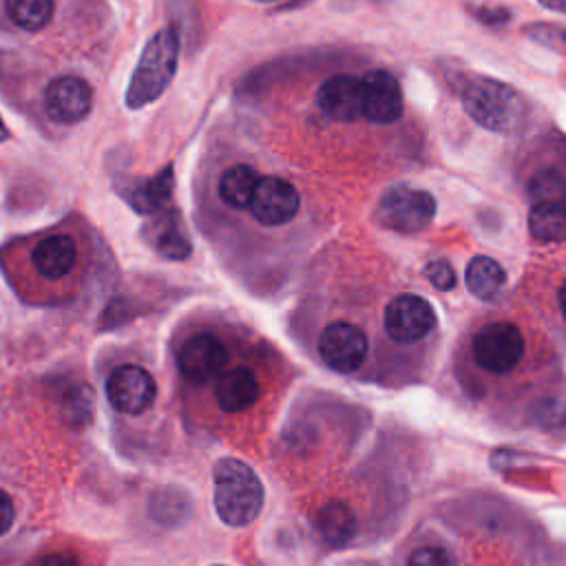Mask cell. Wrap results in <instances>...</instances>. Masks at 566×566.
Here are the masks:
<instances>
[{
  "instance_id": "cell-1",
  "label": "cell",
  "mask_w": 566,
  "mask_h": 566,
  "mask_svg": "<svg viewBox=\"0 0 566 566\" xmlns=\"http://www.w3.org/2000/svg\"><path fill=\"white\" fill-rule=\"evenodd\" d=\"M212 502L223 524L241 528L259 517L265 489L248 462L226 455L212 467Z\"/></svg>"
},
{
  "instance_id": "cell-2",
  "label": "cell",
  "mask_w": 566,
  "mask_h": 566,
  "mask_svg": "<svg viewBox=\"0 0 566 566\" xmlns=\"http://www.w3.org/2000/svg\"><path fill=\"white\" fill-rule=\"evenodd\" d=\"M179 44L181 40L170 27L159 29L146 42L124 95L128 108H144L164 95L177 73Z\"/></svg>"
},
{
  "instance_id": "cell-3",
  "label": "cell",
  "mask_w": 566,
  "mask_h": 566,
  "mask_svg": "<svg viewBox=\"0 0 566 566\" xmlns=\"http://www.w3.org/2000/svg\"><path fill=\"white\" fill-rule=\"evenodd\" d=\"M464 111L473 122L493 133H513L526 117L524 97L497 80H475L462 93Z\"/></svg>"
},
{
  "instance_id": "cell-4",
  "label": "cell",
  "mask_w": 566,
  "mask_h": 566,
  "mask_svg": "<svg viewBox=\"0 0 566 566\" xmlns=\"http://www.w3.org/2000/svg\"><path fill=\"white\" fill-rule=\"evenodd\" d=\"M433 214L436 199L427 190L409 186H394L385 190L376 206L378 223L402 234H413L427 228Z\"/></svg>"
},
{
  "instance_id": "cell-5",
  "label": "cell",
  "mask_w": 566,
  "mask_h": 566,
  "mask_svg": "<svg viewBox=\"0 0 566 566\" xmlns=\"http://www.w3.org/2000/svg\"><path fill=\"white\" fill-rule=\"evenodd\" d=\"M471 356L489 374H509L524 356V336L517 325L495 321L480 327L471 340Z\"/></svg>"
},
{
  "instance_id": "cell-6",
  "label": "cell",
  "mask_w": 566,
  "mask_h": 566,
  "mask_svg": "<svg viewBox=\"0 0 566 566\" xmlns=\"http://www.w3.org/2000/svg\"><path fill=\"white\" fill-rule=\"evenodd\" d=\"M382 325L391 340L411 345L433 332L436 312L431 303L418 294H398L387 303Z\"/></svg>"
},
{
  "instance_id": "cell-7",
  "label": "cell",
  "mask_w": 566,
  "mask_h": 566,
  "mask_svg": "<svg viewBox=\"0 0 566 566\" xmlns=\"http://www.w3.org/2000/svg\"><path fill=\"white\" fill-rule=\"evenodd\" d=\"M367 347L365 332L347 321L329 323L318 336V354L323 363L338 374L356 371L367 358Z\"/></svg>"
},
{
  "instance_id": "cell-8",
  "label": "cell",
  "mask_w": 566,
  "mask_h": 566,
  "mask_svg": "<svg viewBox=\"0 0 566 566\" xmlns=\"http://www.w3.org/2000/svg\"><path fill=\"white\" fill-rule=\"evenodd\" d=\"M157 396L155 378L139 365H119L106 378V400L119 413H142Z\"/></svg>"
},
{
  "instance_id": "cell-9",
  "label": "cell",
  "mask_w": 566,
  "mask_h": 566,
  "mask_svg": "<svg viewBox=\"0 0 566 566\" xmlns=\"http://www.w3.org/2000/svg\"><path fill=\"white\" fill-rule=\"evenodd\" d=\"M228 347L214 334H195L177 352V367L181 376L195 385L217 378L228 365Z\"/></svg>"
},
{
  "instance_id": "cell-10",
  "label": "cell",
  "mask_w": 566,
  "mask_h": 566,
  "mask_svg": "<svg viewBox=\"0 0 566 566\" xmlns=\"http://www.w3.org/2000/svg\"><path fill=\"white\" fill-rule=\"evenodd\" d=\"M93 108V86L77 75H60L44 88V111L57 124H77Z\"/></svg>"
},
{
  "instance_id": "cell-11",
  "label": "cell",
  "mask_w": 566,
  "mask_h": 566,
  "mask_svg": "<svg viewBox=\"0 0 566 566\" xmlns=\"http://www.w3.org/2000/svg\"><path fill=\"white\" fill-rule=\"evenodd\" d=\"M298 206V190L287 179L268 175L259 179L248 208L261 226H285L296 217Z\"/></svg>"
},
{
  "instance_id": "cell-12",
  "label": "cell",
  "mask_w": 566,
  "mask_h": 566,
  "mask_svg": "<svg viewBox=\"0 0 566 566\" xmlns=\"http://www.w3.org/2000/svg\"><path fill=\"white\" fill-rule=\"evenodd\" d=\"M363 115L376 124H391L402 115V91L398 80L382 69L369 71L363 80Z\"/></svg>"
},
{
  "instance_id": "cell-13",
  "label": "cell",
  "mask_w": 566,
  "mask_h": 566,
  "mask_svg": "<svg viewBox=\"0 0 566 566\" xmlns=\"http://www.w3.org/2000/svg\"><path fill=\"white\" fill-rule=\"evenodd\" d=\"M318 106L338 122H354L363 115V82L354 75H334L318 88Z\"/></svg>"
},
{
  "instance_id": "cell-14",
  "label": "cell",
  "mask_w": 566,
  "mask_h": 566,
  "mask_svg": "<svg viewBox=\"0 0 566 566\" xmlns=\"http://www.w3.org/2000/svg\"><path fill=\"white\" fill-rule=\"evenodd\" d=\"M31 263L42 279L60 281L69 276L77 263V243L71 234L44 237L33 248Z\"/></svg>"
},
{
  "instance_id": "cell-15",
  "label": "cell",
  "mask_w": 566,
  "mask_h": 566,
  "mask_svg": "<svg viewBox=\"0 0 566 566\" xmlns=\"http://www.w3.org/2000/svg\"><path fill=\"white\" fill-rule=\"evenodd\" d=\"M175 190V170L172 166H164L150 177L130 181L124 186L122 197L137 214H157L170 199Z\"/></svg>"
},
{
  "instance_id": "cell-16",
  "label": "cell",
  "mask_w": 566,
  "mask_h": 566,
  "mask_svg": "<svg viewBox=\"0 0 566 566\" xmlns=\"http://www.w3.org/2000/svg\"><path fill=\"white\" fill-rule=\"evenodd\" d=\"M146 241L153 245V250L170 261H184L192 252L190 237L184 228L181 214L170 208L159 219H155L146 230Z\"/></svg>"
},
{
  "instance_id": "cell-17",
  "label": "cell",
  "mask_w": 566,
  "mask_h": 566,
  "mask_svg": "<svg viewBox=\"0 0 566 566\" xmlns=\"http://www.w3.org/2000/svg\"><path fill=\"white\" fill-rule=\"evenodd\" d=\"M217 405L228 413L250 409L259 400V380L248 367H232L221 371L214 385Z\"/></svg>"
},
{
  "instance_id": "cell-18",
  "label": "cell",
  "mask_w": 566,
  "mask_h": 566,
  "mask_svg": "<svg viewBox=\"0 0 566 566\" xmlns=\"http://www.w3.org/2000/svg\"><path fill=\"white\" fill-rule=\"evenodd\" d=\"M148 515L164 528H177L192 515V497L177 484L157 486L148 497Z\"/></svg>"
},
{
  "instance_id": "cell-19",
  "label": "cell",
  "mask_w": 566,
  "mask_h": 566,
  "mask_svg": "<svg viewBox=\"0 0 566 566\" xmlns=\"http://www.w3.org/2000/svg\"><path fill=\"white\" fill-rule=\"evenodd\" d=\"M314 526L325 544L345 546L354 539L358 531V520L349 504H345L343 500H329L318 509Z\"/></svg>"
},
{
  "instance_id": "cell-20",
  "label": "cell",
  "mask_w": 566,
  "mask_h": 566,
  "mask_svg": "<svg viewBox=\"0 0 566 566\" xmlns=\"http://www.w3.org/2000/svg\"><path fill=\"white\" fill-rule=\"evenodd\" d=\"M504 281H506V276H504L502 265L486 254L473 256L467 265V287L480 301L497 298L504 287Z\"/></svg>"
},
{
  "instance_id": "cell-21",
  "label": "cell",
  "mask_w": 566,
  "mask_h": 566,
  "mask_svg": "<svg viewBox=\"0 0 566 566\" xmlns=\"http://www.w3.org/2000/svg\"><path fill=\"white\" fill-rule=\"evenodd\" d=\"M259 172L252 166L237 164L228 168L219 179V197L230 208H248L254 195V188L259 184Z\"/></svg>"
},
{
  "instance_id": "cell-22",
  "label": "cell",
  "mask_w": 566,
  "mask_h": 566,
  "mask_svg": "<svg viewBox=\"0 0 566 566\" xmlns=\"http://www.w3.org/2000/svg\"><path fill=\"white\" fill-rule=\"evenodd\" d=\"M57 407H60L62 420L69 427L82 429V427L91 424V420H93V413H95V391L86 382H71L69 387H64Z\"/></svg>"
},
{
  "instance_id": "cell-23",
  "label": "cell",
  "mask_w": 566,
  "mask_h": 566,
  "mask_svg": "<svg viewBox=\"0 0 566 566\" xmlns=\"http://www.w3.org/2000/svg\"><path fill=\"white\" fill-rule=\"evenodd\" d=\"M528 230L542 243L566 241V203H533Z\"/></svg>"
},
{
  "instance_id": "cell-24",
  "label": "cell",
  "mask_w": 566,
  "mask_h": 566,
  "mask_svg": "<svg viewBox=\"0 0 566 566\" xmlns=\"http://www.w3.org/2000/svg\"><path fill=\"white\" fill-rule=\"evenodd\" d=\"M53 0H4V11L11 22L24 31H40L53 18Z\"/></svg>"
},
{
  "instance_id": "cell-25",
  "label": "cell",
  "mask_w": 566,
  "mask_h": 566,
  "mask_svg": "<svg viewBox=\"0 0 566 566\" xmlns=\"http://www.w3.org/2000/svg\"><path fill=\"white\" fill-rule=\"evenodd\" d=\"M528 195L535 203H566V179L557 170H539L528 181Z\"/></svg>"
},
{
  "instance_id": "cell-26",
  "label": "cell",
  "mask_w": 566,
  "mask_h": 566,
  "mask_svg": "<svg viewBox=\"0 0 566 566\" xmlns=\"http://www.w3.org/2000/svg\"><path fill=\"white\" fill-rule=\"evenodd\" d=\"M407 566H455V557L442 546H420L409 555Z\"/></svg>"
},
{
  "instance_id": "cell-27",
  "label": "cell",
  "mask_w": 566,
  "mask_h": 566,
  "mask_svg": "<svg viewBox=\"0 0 566 566\" xmlns=\"http://www.w3.org/2000/svg\"><path fill=\"white\" fill-rule=\"evenodd\" d=\"M424 272H427L429 283H431L436 290L447 292V290H451V287L455 285V272H453V268H451L447 261H433V263L427 265Z\"/></svg>"
},
{
  "instance_id": "cell-28",
  "label": "cell",
  "mask_w": 566,
  "mask_h": 566,
  "mask_svg": "<svg viewBox=\"0 0 566 566\" xmlns=\"http://www.w3.org/2000/svg\"><path fill=\"white\" fill-rule=\"evenodd\" d=\"M13 520H15L13 500L4 489H0V535H4L13 526Z\"/></svg>"
},
{
  "instance_id": "cell-29",
  "label": "cell",
  "mask_w": 566,
  "mask_h": 566,
  "mask_svg": "<svg viewBox=\"0 0 566 566\" xmlns=\"http://www.w3.org/2000/svg\"><path fill=\"white\" fill-rule=\"evenodd\" d=\"M473 15L482 22H489V24H500V22H506L511 18V13L502 7H471Z\"/></svg>"
},
{
  "instance_id": "cell-30",
  "label": "cell",
  "mask_w": 566,
  "mask_h": 566,
  "mask_svg": "<svg viewBox=\"0 0 566 566\" xmlns=\"http://www.w3.org/2000/svg\"><path fill=\"white\" fill-rule=\"evenodd\" d=\"M38 566H80L77 557L71 553H53L38 562Z\"/></svg>"
},
{
  "instance_id": "cell-31",
  "label": "cell",
  "mask_w": 566,
  "mask_h": 566,
  "mask_svg": "<svg viewBox=\"0 0 566 566\" xmlns=\"http://www.w3.org/2000/svg\"><path fill=\"white\" fill-rule=\"evenodd\" d=\"M539 4H544L546 9L551 11H559V13H566V0H537Z\"/></svg>"
},
{
  "instance_id": "cell-32",
  "label": "cell",
  "mask_w": 566,
  "mask_h": 566,
  "mask_svg": "<svg viewBox=\"0 0 566 566\" xmlns=\"http://www.w3.org/2000/svg\"><path fill=\"white\" fill-rule=\"evenodd\" d=\"M557 303H559V312H562V316L566 318V281L559 285V292H557Z\"/></svg>"
},
{
  "instance_id": "cell-33",
  "label": "cell",
  "mask_w": 566,
  "mask_h": 566,
  "mask_svg": "<svg viewBox=\"0 0 566 566\" xmlns=\"http://www.w3.org/2000/svg\"><path fill=\"white\" fill-rule=\"evenodd\" d=\"M7 139H9V130H7L4 122L0 119V142H7Z\"/></svg>"
},
{
  "instance_id": "cell-34",
  "label": "cell",
  "mask_w": 566,
  "mask_h": 566,
  "mask_svg": "<svg viewBox=\"0 0 566 566\" xmlns=\"http://www.w3.org/2000/svg\"><path fill=\"white\" fill-rule=\"evenodd\" d=\"M252 2H276V0H252Z\"/></svg>"
},
{
  "instance_id": "cell-35",
  "label": "cell",
  "mask_w": 566,
  "mask_h": 566,
  "mask_svg": "<svg viewBox=\"0 0 566 566\" xmlns=\"http://www.w3.org/2000/svg\"><path fill=\"white\" fill-rule=\"evenodd\" d=\"M212 566H223V564H212Z\"/></svg>"
}]
</instances>
